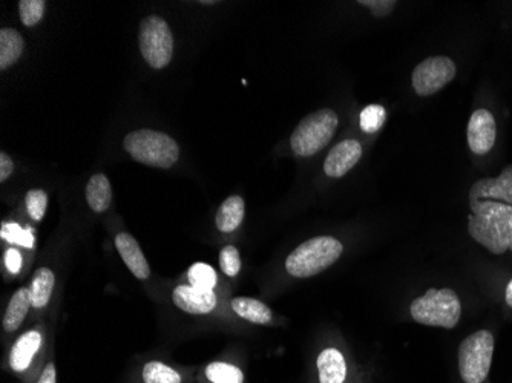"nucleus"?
<instances>
[{
	"label": "nucleus",
	"mask_w": 512,
	"mask_h": 383,
	"mask_svg": "<svg viewBox=\"0 0 512 383\" xmlns=\"http://www.w3.org/2000/svg\"><path fill=\"white\" fill-rule=\"evenodd\" d=\"M470 207L471 238L494 255L512 252V206L499 201H480Z\"/></svg>",
	"instance_id": "1"
},
{
	"label": "nucleus",
	"mask_w": 512,
	"mask_h": 383,
	"mask_svg": "<svg viewBox=\"0 0 512 383\" xmlns=\"http://www.w3.org/2000/svg\"><path fill=\"white\" fill-rule=\"evenodd\" d=\"M54 284H56V275L53 270L48 267L36 270L33 281H31V299H33V307L40 310L45 308L50 302L53 295Z\"/></svg>",
	"instance_id": "20"
},
{
	"label": "nucleus",
	"mask_w": 512,
	"mask_h": 383,
	"mask_svg": "<svg viewBox=\"0 0 512 383\" xmlns=\"http://www.w3.org/2000/svg\"><path fill=\"white\" fill-rule=\"evenodd\" d=\"M42 334L39 331L31 330L23 333L16 342L10 353V367L14 373L22 374L31 367L34 357L42 347Z\"/></svg>",
	"instance_id": "14"
},
{
	"label": "nucleus",
	"mask_w": 512,
	"mask_h": 383,
	"mask_svg": "<svg viewBox=\"0 0 512 383\" xmlns=\"http://www.w3.org/2000/svg\"><path fill=\"white\" fill-rule=\"evenodd\" d=\"M206 377L212 383H244L243 371L227 362H212L207 365Z\"/></svg>",
	"instance_id": "23"
},
{
	"label": "nucleus",
	"mask_w": 512,
	"mask_h": 383,
	"mask_svg": "<svg viewBox=\"0 0 512 383\" xmlns=\"http://www.w3.org/2000/svg\"><path fill=\"white\" fill-rule=\"evenodd\" d=\"M30 307H33L31 290H17V292L14 293L13 298L10 299L7 311H5L4 321H2L4 330L7 331V333H13V331H16L17 328L23 324L25 318H27Z\"/></svg>",
	"instance_id": "16"
},
{
	"label": "nucleus",
	"mask_w": 512,
	"mask_h": 383,
	"mask_svg": "<svg viewBox=\"0 0 512 383\" xmlns=\"http://www.w3.org/2000/svg\"><path fill=\"white\" fill-rule=\"evenodd\" d=\"M362 157V145L356 140H344L325 158L324 172L327 177L341 178L352 171Z\"/></svg>",
	"instance_id": "12"
},
{
	"label": "nucleus",
	"mask_w": 512,
	"mask_h": 383,
	"mask_svg": "<svg viewBox=\"0 0 512 383\" xmlns=\"http://www.w3.org/2000/svg\"><path fill=\"white\" fill-rule=\"evenodd\" d=\"M385 120H387V112H385L384 106H367L361 114L362 131L367 134H375L384 126Z\"/></svg>",
	"instance_id": "25"
},
{
	"label": "nucleus",
	"mask_w": 512,
	"mask_h": 383,
	"mask_svg": "<svg viewBox=\"0 0 512 383\" xmlns=\"http://www.w3.org/2000/svg\"><path fill=\"white\" fill-rule=\"evenodd\" d=\"M505 299L506 304L512 308V279L509 281L508 287H506Z\"/></svg>",
	"instance_id": "34"
},
{
	"label": "nucleus",
	"mask_w": 512,
	"mask_h": 383,
	"mask_svg": "<svg viewBox=\"0 0 512 383\" xmlns=\"http://www.w3.org/2000/svg\"><path fill=\"white\" fill-rule=\"evenodd\" d=\"M410 313L417 324L451 330L459 324L462 304L453 289H430L411 302Z\"/></svg>",
	"instance_id": "4"
},
{
	"label": "nucleus",
	"mask_w": 512,
	"mask_h": 383,
	"mask_svg": "<svg viewBox=\"0 0 512 383\" xmlns=\"http://www.w3.org/2000/svg\"><path fill=\"white\" fill-rule=\"evenodd\" d=\"M22 262V255L16 249H10L5 252V266L13 275H17L20 272Z\"/></svg>",
	"instance_id": "31"
},
{
	"label": "nucleus",
	"mask_w": 512,
	"mask_h": 383,
	"mask_svg": "<svg viewBox=\"0 0 512 383\" xmlns=\"http://www.w3.org/2000/svg\"><path fill=\"white\" fill-rule=\"evenodd\" d=\"M28 213L34 221H42L48 207V195L40 189H33L25 197Z\"/></svg>",
	"instance_id": "27"
},
{
	"label": "nucleus",
	"mask_w": 512,
	"mask_h": 383,
	"mask_svg": "<svg viewBox=\"0 0 512 383\" xmlns=\"http://www.w3.org/2000/svg\"><path fill=\"white\" fill-rule=\"evenodd\" d=\"M46 2L43 0H22L19 2L20 20L25 27H34L45 14Z\"/></svg>",
	"instance_id": "26"
},
{
	"label": "nucleus",
	"mask_w": 512,
	"mask_h": 383,
	"mask_svg": "<svg viewBox=\"0 0 512 383\" xmlns=\"http://www.w3.org/2000/svg\"><path fill=\"white\" fill-rule=\"evenodd\" d=\"M172 301L188 315H207L217 307L218 298L214 290L201 289L195 285H178L172 292Z\"/></svg>",
	"instance_id": "11"
},
{
	"label": "nucleus",
	"mask_w": 512,
	"mask_h": 383,
	"mask_svg": "<svg viewBox=\"0 0 512 383\" xmlns=\"http://www.w3.org/2000/svg\"><path fill=\"white\" fill-rule=\"evenodd\" d=\"M319 383H344L347 379V364L341 351L325 348L316 359Z\"/></svg>",
	"instance_id": "15"
},
{
	"label": "nucleus",
	"mask_w": 512,
	"mask_h": 383,
	"mask_svg": "<svg viewBox=\"0 0 512 383\" xmlns=\"http://www.w3.org/2000/svg\"><path fill=\"white\" fill-rule=\"evenodd\" d=\"M37 383H57L56 365H54L53 362L46 365L45 370L40 374V379Z\"/></svg>",
	"instance_id": "33"
},
{
	"label": "nucleus",
	"mask_w": 512,
	"mask_h": 383,
	"mask_svg": "<svg viewBox=\"0 0 512 383\" xmlns=\"http://www.w3.org/2000/svg\"><path fill=\"white\" fill-rule=\"evenodd\" d=\"M230 305L240 318L246 319L252 324L267 325L272 321V310L258 299L235 298Z\"/></svg>",
	"instance_id": "19"
},
{
	"label": "nucleus",
	"mask_w": 512,
	"mask_h": 383,
	"mask_svg": "<svg viewBox=\"0 0 512 383\" xmlns=\"http://www.w3.org/2000/svg\"><path fill=\"white\" fill-rule=\"evenodd\" d=\"M342 250L341 241L333 236H316L287 256V273L293 278H312L332 267L341 258Z\"/></svg>",
	"instance_id": "2"
},
{
	"label": "nucleus",
	"mask_w": 512,
	"mask_h": 383,
	"mask_svg": "<svg viewBox=\"0 0 512 383\" xmlns=\"http://www.w3.org/2000/svg\"><path fill=\"white\" fill-rule=\"evenodd\" d=\"M142 377L145 383H183L178 371L158 361L148 362L143 367Z\"/></svg>",
	"instance_id": "22"
},
{
	"label": "nucleus",
	"mask_w": 512,
	"mask_h": 383,
	"mask_svg": "<svg viewBox=\"0 0 512 383\" xmlns=\"http://www.w3.org/2000/svg\"><path fill=\"white\" fill-rule=\"evenodd\" d=\"M494 336L479 330L463 339L459 347V373L465 383H483L493 364Z\"/></svg>",
	"instance_id": "6"
},
{
	"label": "nucleus",
	"mask_w": 512,
	"mask_h": 383,
	"mask_svg": "<svg viewBox=\"0 0 512 383\" xmlns=\"http://www.w3.org/2000/svg\"><path fill=\"white\" fill-rule=\"evenodd\" d=\"M188 278L191 285L201 287V289L214 290L215 284H217V273H215L211 266L204 264V262L194 264L189 269Z\"/></svg>",
	"instance_id": "24"
},
{
	"label": "nucleus",
	"mask_w": 512,
	"mask_h": 383,
	"mask_svg": "<svg viewBox=\"0 0 512 383\" xmlns=\"http://www.w3.org/2000/svg\"><path fill=\"white\" fill-rule=\"evenodd\" d=\"M125 151L138 163L145 166L169 169L180 158L177 141L163 132L152 129H138L126 135L123 140Z\"/></svg>",
	"instance_id": "3"
},
{
	"label": "nucleus",
	"mask_w": 512,
	"mask_h": 383,
	"mask_svg": "<svg viewBox=\"0 0 512 383\" xmlns=\"http://www.w3.org/2000/svg\"><path fill=\"white\" fill-rule=\"evenodd\" d=\"M480 201H499L512 206V164L496 178H480L471 186L470 206Z\"/></svg>",
	"instance_id": "10"
},
{
	"label": "nucleus",
	"mask_w": 512,
	"mask_h": 383,
	"mask_svg": "<svg viewBox=\"0 0 512 383\" xmlns=\"http://www.w3.org/2000/svg\"><path fill=\"white\" fill-rule=\"evenodd\" d=\"M220 267L224 275L235 278L241 270V256L237 247L227 246L220 253Z\"/></svg>",
	"instance_id": "28"
},
{
	"label": "nucleus",
	"mask_w": 512,
	"mask_h": 383,
	"mask_svg": "<svg viewBox=\"0 0 512 383\" xmlns=\"http://www.w3.org/2000/svg\"><path fill=\"white\" fill-rule=\"evenodd\" d=\"M138 46L149 66L166 68L174 56V37L168 22L163 17H145L138 31Z\"/></svg>",
	"instance_id": "7"
},
{
	"label": "nucleus",
	"mask_w": 512,
	"mask_h": 383,
	"mask_svg": "<svg viewBox=\"0 0 512 383\" xmlns=\"http://www.w3.org/2000/svg\"><path fill=\"white\" fill-rule=\"evenodd\" d=\"M339 118L333 109H321L302 118L290 137L292 151L298 157H313L332 141Z\"/></svg>",
	"instance_id": "5"
},
{
	"label": "nucleus",
	"mask_w": 512,
	"mask_h": 383,
	"mask_svg": "<svg viewBox=\"0 0 512 383\" xmlns=\"http://www.w3.org/2000/svg\"><path fill=\"white\" fill-rule=\"evenodd\" d=\"M14 171V163L11 160L10 155L2 152L0 154V181L4 183V181L8 180V177H11Z\"/></svg>",
	"instance_id": "32"
},
{
	"label": "nucleus",
	"mask_w": 512,
	"mask_h": 383,
	"mask_svg": "<svg viewBox=\"0 0 512 383\" xmlns=\"http://www.w3.org/2000/svg\"><path fill=\"white\" fill-rule=\"evenodd\" d=\"M2 236L11 243L22 244L25 247L33 246V235L19 229L16 224H5L4 229H2Z\"/></svg>",
	"instance_id": "29"
},
{
	"label": "nucleus",
	"mask_w": 512,
	"mask_h": 383,
	"mask_svg": "<svg viewBox=\"0 0 512 383\" xmlns=\"http://www.w3.org/2000/svg\"><path fill=\"white\" fill-rule=\"evenodd\" d=\"M86 201L96 213H103L109 209L112 201L111 183L103 174L92 175L86 184Z\"/></svg>",
	"instance_id": "18"
},
{
	"label": "nucleus",
	"mask_w": 512,
	"mask_h": 383,
	"mask_svg": "<svg viewBox=\"0 0 512 383\" xmlns=\"http://www.w3.org/2000/svg\"><path fill=\"white\" fill-rule=\"evenodd\" d=\"M23 39L16 30L11 28H4L0 31V69H5L13 66L17 60L22 57L23 53Z\"/></svg>",
	"instance_id": "21"
},
{
	"label": "nucleus",
	"mask_w": 512,
	"mask_h": 383,
	"mask_svg": "<svg viewBox=\"0 0 512 383\" xmlns=\"http://www.w3.org/2000/svg\"><path fill=\"white\" fill-rule=\"evenodd\" d=\"M457 66L450 57H428L414 68L413 88L417 95L430 97L456 77Z\"/></svg>",
	"instance_id": "8"
},
{
	"label": "nucleus",
	"mask_w": 512,
	"mask_h": 383,
	"mask_svg": "<svg viewBox=\"0 0 512 383\" xmlns=\"http://www.w3.org/2000/svg\"><path fill=\"white\" fill-rule=\"evenodd\" d=\"M497 140L496 118L488 109H477L468 123V146L471 152L485 155L494 148Z\"/></svg>",
	"instance_id": "9"
},
{
	"label": "nucleus",
	"mask_w": 512,
	"mask_h": 383,
	"mask_svg": "<svg viewBox=\"0 0 512 383\" xmlns=\"http://www.w3.org/2000/svg\"><path fill=\"white\" fill-rule=\"evenodd\" d=\"M359 4L371 10L373 16L376 17L388 16V14L396 8V5H398L394 0H361Z\"/></svg>",
	"instance_id": "30"
},
{
	"label": "nucleus",
	"mask_w": 512,
	"mask_h": 383,
	"mask_svg": "<svg viewBox=\"0 0 512 383\" xmlns=\"http://www.w3.org/2000/svg\"><path fill=\"white\" fill-rule=\"evenodd\" d=\"M115 247L117 252L125 261L126 267L131 270L132 275L140 281H146L151 276L148 261L143 255L142 249L138 246L137 239L129 233H119L115 236Z\"/></svg>",
	"instance_id": "13"
},
{
	"label": "nucleus",
	"mask_w": 512,
	"mask_h": 383,
	"mask_svg": "<svg viewBox=\"0 0 512 383\" xmlns=\"http://www.w3.org/2000/svg\"><path fill=\"white\" fill-rule=\"evenodd\" d=\"M244 210H246V204H244L243 198L238 197V195L227 198L221 204L217 212V218H215L218 230L223 233L235 232L243 223Z\"/></svg>",
	"instance_id": "17"
}]
</instances>
